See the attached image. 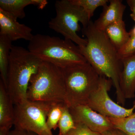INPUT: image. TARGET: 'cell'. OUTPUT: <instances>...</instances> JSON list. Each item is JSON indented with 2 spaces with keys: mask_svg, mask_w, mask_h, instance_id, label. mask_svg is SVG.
Returning <instances> with one entry per match:
<instances>
[{
  "mask_svg": "<svg viewBox=\"0 0 135 135\" xmlns=\"http://www.w3.org/2000/svg\"><path fill=\"white\" fill-rule=\"evenodd\" d=\"M81 31L86 37L87 44L79 47L81 53L100 76L112 80L116 90L117 103L124 106L126 99L120 85L123 65L118 58V51L105 32L97 29L91 20Z\"/></svg>",
  "mask_w": 135,
  "mask_h": 135,
  "instance_id": "cell-1",
  "label": "cell"
},
{
  "mask_svg": "<svg viewBox=\"0 0 135 135\" xmlns=\"http://www.w3.org/2000/svg\"><path fill=\"white\" fill-rule=\"evenodd\" d=\"M42 62L28 49L12 46L10 53L7 89L14 105L27 100L30 80Z\"/></svg>",
  "mask_w": 135,
  "mask_h": 135,
  "instance_id": "cell-2",
  "label": "cell"
},
{
  "mask_svg": "<svg viewBox=\"0 0 135 135\" xmlns=\"http://www.w3.org/2000/svg\"><path fill=\"white\" fill-rule=\"evenodd\" d=\"M27 49L42 62L51 63L60 68L86 62L79 47L69 40L37 34L29 41Z\"/></svg>",
  "mask_w": 135,
  "mask_h": 135,
  "instance_id": "cell-3",
  "label": "cell"
},
{
  "mask_svg": "<svg viewBox=\"0 0 135 135\" xmlns=\"http://www.w3.org/2000/svg\"><path fill=\"white\" fill-rule=\"evenodd\" d=\"M61 69L65 84V104L69 108L87 105L90 97L98 88L101 76L87 62Z\"/></svg>",
  "mask_w": 135,
  "mask_h": 135,
  "instance_id": "cell-4",
  "label": "cell"
},
{
  "mask_svg": "<svg viewBox=\"0 0 135 135\" xmlns=\"http://www.w3.org/2000/svg\"><path fill=\"white\" fill-rule=\"evenodd\" d=\"M65 87L60 68L42 62L30 80L27 100L49 104L64 103Z\"/></svg>",
  "mask_w": 135,
  "mask_h": 135,
  "instance_id": "cell-5",
  "label": "cell"
},
{
  "mask_svg": "<svg viewBox=\"0 0 135 135\" xmlns=\"http://www.w3.org/2000/svg\"><path fill=\"white\" fill-rule=\"evenodd\" d=\"M55 5L56 16L49 22V28L79 47L86 46V39L81 38L77 34L81 29L79 23H81L84 27L90 21L83 9L73 4L70 0L56 1Z\"/></svg>",
  "mask_w": 135,
  "mask_h": 135,
  "instance_id": "cell-6",
  "label": "cell"
},
{
  "mask_svg": "<svg viewBox=\"0 0 135 135\" xmlns=\"http://www.w3.org/2000/svg\"><path fill=\"white\" fill-rule=\"evenodd\" d=\"M53 104L27 100L15 105V128L37 135H54L47 124L48 113Z\"/></svg>",
  "mask_w": 135,
  "mask_h": 135,
  "instance_id": "cell-7",
  "label": "cell"
},
{
  "mask_svg": "<svg viewBox=\"0 0 135 135\" xmlns=\"http://www.w3.org/2000/svg\"><path fill=\"white\" fill-rule=\"evenodd\" d=\"M113 84L112 80L101 76L99 86L90 96L87 105L102 115L113 118H123L131 115L134 109H127L116 103L109 97L108 92Z\"/></svg>",
  "mask_w": 135,
  "mask_h": 135,
  "instance_id": "cell-8",
  "label": "cell"
},
{
  "mask_svg": "<svg viewBox=\"0 0 135 135\" xmlns=\"http://www.w3.org/2000/svg\"><path fill=\"white\" fill-rule=\"evenodd\" d=\"M69 109L75 123L83 124L94 132L102 134L114 128L108 117L97 112L87 105H79Z\"/></svg>",
  "mask_w": 135,
  "mask_h": 135,
  "instance_id": "cell-9",
  "label": "cell"
},
{
  "mask_svg": "<svg viewBox=\"0 0 135 135\" xmlns=\"http://www.w3.org/2000/svg\"><path fill=\"white\" fill-rule=\"evenodd\" d=\"M32 29L17 21V19L8 12L0 8V35L7 36L11 41L25 40L30 41L34 35Z\"/></svg>",
  "mask_w": 135,
  "mask_h": 135,
  "instance_id": "cell-10",
  "label": "cell"
},
{
  "mask_svg": "<svg viewBox=\"0 0 135 135\" xmlns=\"http://www.w3.org/2000/svg\"><path fill=\"white\" fill-rule=\"evenodd\" d=\"M123 68L121 73L120 85L125 99L135 97V53L121 60Z\"/></svg>",
  "mask_w": 135,
  "mask_h": 135,
  "instance_id": "cell-11",
  "label": "cell"
},
{
  "mask_svg": "<svg viewBox=\"0 0 135 135\" xmlns=\"http://www.w3.org/2000/svg\"><path fill=\"white\" fill-rule=\"evenodd\" d=\"M109 1V5L107 4L103 7L100 17L94 23L97 29L101 31H104L111 24L123 20L126 5L120 0H111Z\"/></svg>",
  "mask_w": 135,
  "mask_h": 135,
  "instance_id": "cell-12",
  "label": "cell"
},
{
  "mask_svg": "<svg viewBox=\"0 0 135 135\" xmlns=\"http://www.w3.org/2000/svg\"><path fill=\"white\" fill-rule=\"evenodd\" d=\"M47 0H0V8L11 14L17 19L26 16L25 8L30 5L43 9L47 5Z\"/></svg>",
  "mask_w": 135,
  "mask_h": 135,
  "instance_id": "cell-13",
  "label": "cell"
},
{
  "mask_svg": "<svg viewBox=\"0 0 135 135\" xmlns=\"http://www.w3.org/2000/svg\"><path fill=\"white\" fill-rule=\"evenodd\" d=\"M7 89L0 80V127L11 129L14 125L15 107Z\"/></svg>",
  "mask_w": 135,
  "mask_h": 135,
  "instance_id": "cell-14",
  "label": "cell"
},
{
  "mask_svg": "<svg viewBox=\"0 0 135 135\" xmlns=\"http://www.w3.org/2000/svg\"><path fill=\"white\" fill-rule=\"evenodd\" d=\"M104 31L117 51L130 38V33L126 30V24L123 20L109 25Z\"/></svg>",
  "mask_w": 135,
  "mask_h": 135,
  "instance_id": "cell-15",
  "label": "cell"
},
{
  "mask_svg": "<svg viewBox=\"0 0 135 135\" xmlns=\"http://www.w3.org/2000/svg\"><path fill=\"white\" fill-rule=\"evenodd\" d=\"M12 41L5 35H0V75L1 80L7 88L10 53Z\"/></svg>",
  "mask_w": 135,
  "mask_h": 135,
  "instance_id": "cell-16",
  "label": "cell"
},
{
  "mask_svg": "<svg viewBox=\"0 0 135 135\" xmlns=\"http://www.w3.org/2000/svg\"><path fill=\"white\" fill-rule=\"evenodd\" d=\"M109 118L115 128L127 135H135V112L130 116L125 118Z\"/></svg>",
  "mask_w": 135,
  "mask_h": 135,
  "instance_id": "cell-17",
  "label": "cell"
},
{
  "mask_svg": "<svg viewBox=\"0 0 135 135\" xmlns=\"http://www.w3.org/2000/svg\"><path fill=\"white\" fill-rule=\"evenodd\" d=\"M75 127L76 123L70 113V109L65 105L59 122V133L57 135H66Z\"/></svg>",
  "mask_w": 135,
  "mask_h": 135,
  "instance_id": "cell-18",
  "label": "cell"
},
{
  "mask_svg": "<svg viewBox=\"0 0 135 135\" xmlns=\"http://www.w3.org/2000/svg\"><path fill=\"white\" fill-rule=\"evenodd\" d=\"M65 105L64 103L53 104L51 105L47 119V125L51 130H56L58 128Z\"/></svg>",
  "mask_w": 135,
  "mask_h": 135,
  "instance_id": "cell-19",
  "label": "cell"
},
{
  "mask_svg": "<svg viewBox=\"0 0 135 135\" xmlns=\"http://www.w3.org/2000/svg\"><path fill=\"white\" fill-rule=\"evenodd\" d=\"M74 5L81 7L87 13L90 19L93 17L94 12L97 8L99 7H103L107 4V0H70Z\"/></svg>",
  "mask_w": 135,
  "mask_h": 135,
  "instance_id": "cell-20",
  "label": "cell"
},
{
  "mask_svg": "<svg viewBox=\"0 0 135 135\" xmlns=\"http://www.w3.org/2000/svg\"><path fill=\"white\" fill-rule=\"evenodd\" d=\"M135 53V36L130 35V38L126 43L118 51L119 59L128 57Z\"/></svg>",
  "mask_w": 135,
  "mask_h": 135,
  "instance_id": "cell-21",
  "label": "cell"
},
{
  "mask_svg": "<svg viewBox=\"0 0 135 135\" xmlns=\"http://www.w3.org/2000/svg\"><path fill=\"white\" fill-rule=\"evenodd\" d=\"M66 135H102V134L92 131L83 124L76 123V127Z\"/></svg>",
  "mask_w": 135,
  "mask_h": 135,
  "instance_id": "cell-22",
  "label": "cell"
},
{
  "mask_svg": "<svg viewBox=\"0 0 135 135\" xmlns=\"http://www.w3.org/2000/svg\"><path fill=\"white\" fill-rule=\"evenodd\" d=\"M102 134V135H127L123 131L115 128H113Z\"/></svg>",
  "mask_w": 135,
  "mask_h": 135,
  "instance_id": "cell-23",
  "label": "cell"
},
{
  "mask_svg": "<svg viewBox=\"0 0 135 135\" xmlns=\"http://www.w3.org/2000/svg\"><path fill=\"white\" fill-rule=\"evenodd\" d=\"M127 1L132 12L130 14V16L135 22V0H128Z\"/></svg>",
  "mask_w": 135,
  "mask_h": 135,
  "instance_id": "cell-24",
  "label": "cell"
},
{
  "mask_svg": "<svg viewBox=\"0 0 135 135\" xmlns=\"http://www.w3.org/2000/svg\"><path fill=\"white\" fill-rule=\"evenodd\" d=\"M8 135H27V132L15 128L14 130L10 131Z\"/></svg>",
  "mask_w": 135,
  "mask_h": 135,
  "instance_id": "cell-25",
  "label": "cell"
},
{
  "mask_svg": "<svg viewBox=\"0 0 135 135\" xmlns=\"http://www.w3.org/2000/svg\"><path fill=\"white\" fill-rule=\"evenodd\" d=\"M10 129L5 127H0V135H8Z\"/></svg>",
  "mask_w": 135,
  "mask_h": 135,
  "instance_id": "cell-26",
  "label": "cell"
},
{
  "mask_svg": "<svg viewBox=\"0 0 135 135\" xmlns=\"http://www.w3.org/2000/svg\"><path fill=\"white\" fill-rule=\"evenodd\" d=\"M130 33V35H134L135 36V26L134 27L131 29L129 32Z\"/></svg>",
  "mask_w": 135,
  "mask_h": 135,
  "instance_id": "cell-27",
  "label": "cell"
},
{
  "mask_svg": "<svg viewBox=\"0 0 135 135\" xmlns=\"http://www.w3.org/2000/svg\"><path fill=\"white\" fill-rule=\"evenodd\" d=\"M27 135H37L36 134H35L31 132H27Z\"/></svg>",
  "mask_w": 135,
  "mask_h": 135,
  "instance_id": "cell-28",
  "label": "cell"
},
{
  "mask_svg": "<svg viewBox=\"0 0 135 135\" xmlns=\"http://www.w3.org/2000/svg\"><path fill=\"white\" fill-rule=\"evenodd\" d=\"M132 107H133V109H135V100L134 101V103H133V106Z\"/></svg>",
  "mask_w": 135,
  "mask_h": 135,
  "instance_id": "cell-29",
  "label": "cell"
}]
</instances>
